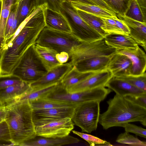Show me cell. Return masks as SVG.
<instances>
[{
    "mask_svg": "<svg viewBox=\"0 0 146 146\" xmlns=\"http://www.w3.org/2000/svg\"><path fill=\"white\" fill-rule=\"evenodd\" d=\"M5 119L11 141L14 145H21L35 134L32 111L29 102L24 100L5 106Z\"/></svg>",
    "mask_w": 146,
    "mask_h": 146,
    "instance_id": "obj_2",
    "label": "cell"
},
{
    "mask_svg": "<svg viewBox=\"0 0 146 146\" xmlns=\"http://www.w3.org/2000/svg\"><path fill=\"white\" fill-rule=\"evenodd\" d=\"M104 39L107 44L116 49L136 48L138 46L129 35L109 34L104 37Z\"/></svg>",
    "mask_w": 146,
    "mask_h": 146,
    "instance_id": "obj_22",
    "label": "cell"
},
{
    "mask_svg": "<svg viewBox=\"0 0 146 146\" xmlns=\"http://www.w3.org/2000/svg\"><path fill=\"white\" fill-rule=\"evenodd\" d=\"M112 77L110 72L107 69L96 72L82 81L65 89L68 92L73 93L100 86L105 87Z\"/></svg>",
    "mask_w": 146,
    "mask_h": 146,
    "instance_id": "obj_11",
    "label": "cell"
},
{
    "mask_svg": "<svg viewBox=\"0 0 146 146\" xmlns=\"http://www.w3.org/2000/svg\"><path fill=\"white\" fill-rule=\"evenodd\" d=\"M100 16L103 22L102 29L106 33L124 34L117 24L115 19L116 16L113 17Z\"/></svg>",
    "mask_w": 146,
    "mask_h": 146,
    "instance_id": "obj_34",
    "label": "cell"
},
{
    "mask_svg": "<svg viewBox=\"0 0 146 146\" xmlns=\"http://www.w3.org/2000/svg\"><path fill=\"white\" fill-rule=\"evenodd\" d=\"M36 53L47 71L62 64L57 60L56 54L58 53L50 48L35 44Z\"/></svg>",
    "mask_w": 146,
    "mask_h": 146,
    "instance_id": "obj_23",
    "label": "cell"
},
{
    "mask_svg": "<svg viewBox=\"0 0 146 146\" xmlns=\"http://www.w3.org/2000/svg\"><path fill=\"white\" fill-rule=\"evenodd\" d=\"M70 62H66L48 71L42 77L30 84L32 90L42 88L61 82L62 79L72 68Z\"/></svg>",
    "mask_w": 146,
    "mask_h": 146,
    "instance_id": "obj_12",
    "label": "cell"
},
{
    "mask_svg": "<svg viewBox=\"0 0 146 146\" xmlns=\"http://www.w3.org/2000/svg\"><path fill=\"white\" fill-rule=\"evenodd\" d=\"M0 140L11 141L9 131L5 120L0 123Z\"/></svg>",
    "mask_w": 146,
    "mask_h": 146,
    "instance_id": "obj_41",
    "label": "cell"
},
{
    "mask_svg": "<svg viewBox=\"0 0 146 146\" xmlns=\"http://www.w3.org/2000/svg\"><path fill=\"white\" fill-rule=\"evenodd\" d=\"M19 2L13 4L11 7L8 17L5 29V42L13 25L16 15Z\"/></svg>",
    "mask_w": 146,
    "mask_h": 146,
    "instance_id": "obj_38",
    "label": "cell"
},
{
    "mask_svg": "<svg viewBox=\"0 0 146 146\" xmlns=\"http://www.w3.org/2000/svg\"><path fill=\"white\" fill-rule=\"evenodd\" d=\"M7 113L6 106L0 105V120H5Z\"/></svg>",
    "mask_w": 146,
    "mask_h": 146,
    "instance_id": "obj_44",
    "label": "cell"
},
{
    "mask_svg": "<svg viewBox=\"0 0 146 146\" xmlns=\"http://www.w3.org/2000/svg\"><path fill=\"white\" fill-rule=\"evenodd\" d=\"M35 44L25 52L12 74L30 84L40 79L48 71L36 53Z\"/></svg>",
    "mask_w": 146,
    "mask_h": 146,
    "instance_id": "obj_5",
    "label": "cell"
},
{
    "mask_svg": "<svg viewBox=\"0 0 146 146\" xmlns=\"http://www.w3.org/2000/svg\"><path fill=\"white\" fill-rule=\"evenodd\" d=\"M96 72H82L72 68L62 79L61 83L63 87L66 89L89 77Z\"/></svg>",
    "mask_w": 146,
    "mask_h": 146,
    "instance_id": "obj_26",
    "label": "cell"
},
{
    "mask_svg": "<svg viewBox=\"0 0 146 146\" xmlns=\"http://www.w3.org/2000/svg\"><path fill=\"white\" fill-rule=\"evenodd\" d=\"M139 6L143 15L146 18V0H136Z\"/></svg>",
    "mask_w": 146,
    "mask_h": 146,
    "instance_id": "obj_43",
    "label": "cell"
},
{
    "mask_svg": "<svg viewBox=\"0 0 146 146\" xmlns=\"http://www.w3.org/2000/svg\"><path fill=\"white\" fill-rule=\"evenodd\" d=\"M123 80L146 92V73L138 76L129 75L116 77Z\"/></svg>",
    "mask_w": 146,
    "mask_h": 146,
    "instance_id": "obj_32",
    "label": "cell"
},
{
    "mask_svg": "<svg viewBox=\"0 0 146 146\" xmlns=\"http://www.w3.org/2000/svg\"><path fill=\"white\" fill-rule=\"evenodd\" d=\"M72 132L88 143L90 146H112L110 142L102 140L98 137L88 134L75 130Z\"/></svg>",
    "mask_w": 146,
    "mask_h": 146,
    "instance_id": "obj_35",
    "label": "cell"
},
{
    "mask_svg": "<svg viewBox=\"0 0 146 146\" xmlns=\"http://www.w3.org/2000/svg\"><path fill=\"white\" fill-rule=\"evenodd\" d=\"M1 6H2V1L1 0L0 1V18L1 11Z\"/></svg>",
    "mask_w": 146,
    "mask_h": 146,
    "instance_id": "obj_48",
    "label": "cell"
},
{
    "mask_svg": "<svg viewBox=\"0 0 146 146\" xmlns=\"http://www.w3.org/2000/svg\"><path fill=\"white\" fill-rule=\"evenodd\" d=\"M106 111L100 114L98 123L104 129L132 122L146 121V109L116 94L107 102Z\"/></svg>",
    "mask_w": 146,
    "mask_h": 146,
    "instance_id": "obj_3",
    "label": "cell"
},
{
    "mask_svg": "<svg viewBox=\"0 0 146 146\" xmlns=\"http://www.w3.org/2000/svg\"><path fill=\"white\" fill-rule=\"evenodd\" d=\"M36 8L35 0H19L15 19L19 26Z\"/></svg>",
    "mask_w": 146,
    "mask_h": 146,
    "instance_id": "obj_28",
    "label": "cell"
},
{
    "mask_svg": "<svg viewBox=\"0 0 146 146\" xmlns=\"http://www.w3.org/2000/svg\"><path fill=\"white\" fill-rule=\"evenodd\" d=\"M75 108L64 107L33 110V121H49L72 118Z\"/></svg>",
    "mask_w": 146,
    "mask_h": 146,
    "instance_id": "obj_14",
    "label": "cell"
},
{
    "mask_svg": "<svg viewBox=\"0 0 146 146\" xmlns=\"http://www.w3.org/2000/svg\"><path fill=\"white\" fill-rule=\"evenodd\" d=\"M32 89L30 84L24 82L0 89V105H5Z\"/></svg>",
    "mask_w": 146,
    "mask_h": 146,
    "instance_id": "obj_21",
    "label": "cell"
},
{
    "mask_svg": "<svg viewBox=\"0 0 146 146\" xmlns=\"http://www.w3.org/2000/svg\"><path fill=\"white\" fill-rule=\"evenodd\" d=\"M62 3L65 2H71L73 1H79L86 4L96 5L94 3L89 0H60Z\"/></svg>",
    "mask_w": 146,
    "mask_h": 146,
    "instance_id": "obj_45",
    "label": "cell"
},
{
    "mask_svg": "<svg viewBox=\"0 0 146 146\" xmlns=\"http://www.w3.org/2000/svg\"><path fill=\"white\" fill-rule=\"evenodd\" d=\"M80 140L68 135L62 137H46L36 135L23 143L22 146H60L77 143Z\"/></svg>",
    "mask_w": 146,
    "mask_h": 146,
    "instance_id": "obj_18",
    "label": "cell"
},
{
    "mask_svg": "<svg viewBox=\"0 0 146 146\" xmlns=\"http://www.w3.org/2000/svg\"><path fill=\"white\" fill-rule=\"evenodd\" d=\"M45 22L46 27L49 29L72 33L69 24L61 12L54 11L47 8L45 13Z\"/></svg>",
    "mask_w": 146,
    "mask_h": 146,
    "instance_id": "obj_19",
    "label": "cell"
},
{
    "mask_svg": "<svg viewBox=\"0 0 146 146\" xmlns=\"http://www.w3.org/2000/svg\"><path fill=\"white\" fill-rule=\"evenodd\" d=\"M116 14L125 15L131 0H102Z\"/></svg>",
    "mask_w": 146,
    "mask_h": 146,
    "instance_id": "obj_31",
    "label": "cell"
},
{
    "mask_svg": "<svg viewBox=\"0 0 146 146\" xmlns=\"http://www.w3.org/2000/svg\"><path fill=\"white\" fill-rule=\"evenodd\" d=\"M91 1L96 5L101 6L104 3V1L102 0H89Z\"/></svg>",
    "mask_w": 146,
    "mask_h": 146,
    "instance_id": "obj_47",
    "label": "cell"
},
{
    "mask_svg": "<svg viewBox=\"0 0 146 146\" xmlns=\"http://www.w3.org/2000/svg\"><path fill=\"white\" fill-rule=\"evenodd\" d=\"M76 10L80 17L91 27L103 36L104 38L108 34L102 29L103 25V22L100 16L80 10Z\"/></svg>",
    "mask_w": 146,
    "mask_h": 146,
    "instance_id": "obj_29",
    "label": "cell"
},
{
    "mask_svg": "<svg viewBox=\"0 0 146 146\" xmlns=\"http://www.w3.org/2000/svg\"><path fill=\"white\" fill-rule=\"evenodd\" d=\"M111 91V90L105 87L100 86L70 93L67 91L60 82L50 93L41 98L78 105L90 101H102Z\"/></svg>",
    "mask_w": 146,
    "mask_h": 146,
    "instance_id": "obj_4",
    "label": "cell"
},
{
    "mask_svg": "<svg viewBox=\"0 0 146 146\" xmlns=\"http://www.w3.org/2000/svg\"><path fill=\"white\" fill-rule=\"evenodd\" d=\"M96 100L80 104L75 108L72 119L82 132L91 133L96 130L100 115V103Z\"/></svg>",
    "mask_w": 146,
    "mask_h": 146,
    "instance_id": "obj_8",
    "label": "cell"
},
{
    "mask_svg": "<svg viewBox=\"0 0 146 146\" xmlns=\"http://www.w3.org/2000/svg\"><path fill=\"white\" fill-rule=\"evenodd\" d=\"M71 3L72 6L76 9L97 16L107 17H113L116 16L115 12L98 5L87 4L77 1H72Z\"/></svg>",
    "mask_w": 146,
    "mask_h": 146,
    "instance_id": "obj_24",
    "label": "cell"
},
{
    "mask_svg": "<svg viewBox=\"0 0 146 146\" xmlns=\"http://www.w3.org/2000/svg\"><path fill=\"white\" fill-rule=\"evenodd\" d=\"M116 52L126 55L132 60L133 65L130 75L138 76L145 72L146 55L139 46L136 48L116 49Z\"/></svg>",
    "mask_w": 146,
    "mask_h": 146,
    "instance_id": "obj_15",
    "label": "cell"
},
{
    "mask_svg": "<svg viewBox=\"0 0 146 146\" xmlns=\"http://www.w3.org/2000/svg\"><path fill=\"white\" fill-rule=\"evenodd\" d=\"M14 145L11 141L5 140H0V146H8Z\"/></svg>",
    "mask_w": 146,
    "mask_h": 146,
    "instance_id": "obj_46",
    "label": "cell"
},
{
    "mask_svg": "<svg viewBox=\"0 0 146 146\" xmlns=\"http://www.w3.org/2000/svg\"><path fill=\"white\" fill-rule=\"evenodd\" d=\"M29 102L33 110L64 107L75 108L78 105L41 98L34 100Z\"/></svg>",
    "mask_w": 146,
    "mask_h": 146,
    "instance_id": "obj_25",
    "label": "cell"
},
{
    "mask_svg": "<svg viewBox=\"0 0 146 146\" xmlns=\"http://www.w3.org/2000/svg\"><path fill=\"white\" fill-rule=\"evenodd\" d=\"M116 52V49L108 46L104 38L92 42H82L74 47L69 54L72 62L95 56H110Z\"/></svg>",
    "mask_w": 146,
    "mask_h": 146,
    "instance_id": "obj_9",
    "label": "cell"
},
{
    "mask_svg": "<svg viewBox=\"0 0 146 146\" xmlns=\"http://www.w3.org/2000/svg\"><path fill=\"white\" fill-rule=\"evenodd\" d=\"M124 97L134 104L146 109V92L140 94L127 95Z\"/></svg>",
    "mask_w": 146,
    "mask_h": 146,
    "instance_id": "obj_40",
    "label": "cell"
},
{
    "mask_svg": "<svg viewBox=\"0 0 146 146\" xmlns=\"http://www.w3.org/2000/svg\"><path fill=\"white\" fill-rule=\"evenodd\" d=\"M126 24L129 31V35L146 50V23L140 22L125 15L116 14Z\"/></svg>",
    "mask_w": 146,
    "mask_h": 146,
    "instance_id": "obj_17",
    "label": "cell"
},
{
    "mask_svg": "<svg viewBox=\"0 0 146 146\" xmlns=\"http://www.w3.org/2000/svg\"><path fill=\"white\" fill-rule=\"evenodd\" d=\"M36 135L46 137H62L68 135L74 128L72 118L33 121Z\"/></svg>",
    "mask_w": 146,
    "mask_h": 146,
    "instance_id": "obj_10",
    "label": "cell"
},
{
    "mask_svg": "<svg viewBox=\"0 0 146 146\" xmlns=\"http://www.w3.org/2000/svg\"><path fill=\"white\" fill-rule=\"evenodd\" d=\"M116 141L119 143L129 145L146 146V142L140 140L137 137L126 131L119 134Z\"/></svg>",
    "mask_w": 146,
    "mask_h": 146,
    "instance_id": "obj_33",
    "label": "cell"
},
{
    "mask_svg": "<svg viewBox=\"0 0 146 146\" xmlns=\"http://www.w3.org/2000/svg\"><path fill=\"white\" fill-rule=\"evenodd\" d=\"M1 0H0V1H1Z\"/></svg>",
    "mask_w": 146,
    "mask_h": 146,
    "instance_id": "obj_50",
    "label": "cell"
},
{
    "mask_svg": "<svg viewBox=\"0 0 146 146\" xmlns=\"http://www.w3.org/2000/svg\"><path fill=\"white\" fill-rule=\"evenodd\" d=\"M132 65V60L128 56L116 52L112 56L107 69L112 77H118L129 75Z\"/></svg>",
    "mask_w": 146,
    "mask_h": 146,
    "instance_id": "obj_16",
    "label": "cell"
},
{
    "mask_svg": "<svg viewBox=\"0 0 146 146\" xmlns=\"http://www.w3.org/2000/svg\"><path fill=\"white\" fill-rule=\"evenodd\" d=\"M46 10L42 6L37 7L21 31L17 29L5 41L0 52V76L12 75L24 53L35 43L40 33L46 27Z\"/></svg>",
    "mask_w": 146,
    "mask_h": 146,
    "instance_id": "obj_1",
    "label": "cell"
},
{
    "mask_svg": "<svg viewBox=\"0 0 146 146\" xmlns=\"http://www.w3.org/2000/svg\"><path fill=\"white\" fill-rule=\"evenodd\" d=\"M125 15L134 20L146 23V18L136 0H131Z\"/></svg>",
    "mask_w": 146,
    "mask_h": 146,
    "instance_id": "obj_30",
    "label": "cell"
},
{
    "mask_svg": "<svg viewBox=\"0 0 146 146\" xmlns=\"http://www.w3.org/2000/svg\"><path fill=\"white\" fill-rule=\"evenodd\" d=\"M2 121H1V120H0V123Z\"/></svg>",
    "mask_w": 146,
    "mask_h": 146,
    "instance_id": "obj_49",
    "label": "cell"
},
{
    "mask_svg": "<svg viewBox=\"0 0 146 146\" xmlns=\"http://www.w3.org/2000/svg\"><path fill=\"white\" fill-rule=\"evenodd\" d=\"M35 0L36 7L46 4L48 9L58 12H61L60 11L62 2L60 0Z\"/></svg>",
    "mask_w": 146,
    "mask_h": 146,
    "instance_id": "obj_37",
    "label": "cell"
},
{
    "mask_svg": "<svg viewBox=\"0 0 146 146\" xmlns=\"http://www.w3.org/2000/svg\"><path fill=\"white\" fill-rule=\"evenodd\" d=\"M82 42L72 33L54 30L45 27L39 35L36 44L51 48L58 53L68 54Z\"/></svg>",
    "mask_w": 146,
    "mask_h": 146,
    "instance_id": "obj_6",
    "label": "cell"
},
{
    "mask_svg": "<svg viewBox=\"0 0 146 146\" xmlns=\"http://www.w3.org/2000/svg\"><path fill=\"white\" fill-rule=\"evenodd\" d=\"M113 55L98 56L72 62H69L72 67L80 72H97L107 69Z\"/></svg>",
    "mask_w": 146,
    "mask_h": 146,
    "instance_id": "obj_13",
    "label": "cell"
},
{
    "mask_svg": "<svg viewBox=\"0 0 146 146\" xmlns=\"http://www.w3.org/2000/svg\"><path fill=\"white\" fill-rule=\"evenodd\" d=\"M22 82L19 78L13 75L0 76V89L19 84Z\"/></svg>",
    "mask_w": 146,
    "mask_h": 146,
    "instance_id": "obj_39",
    "label": "cell"
},
{
    "mask_svg": "<svg viewBox=\"0 0 146 146\" xmlns=\"http://www.w3.org/2000/svg\"><path fill=\"white\" fill-rule=\"evenodd\" d=\"M60 12L67 19L71 33L80 41L92 42L104 38L80 17L70 2H63Z\"/></svg>",
    "mask_w": 146,
    "mask_h": 146,
    "instance_id": "obj_7",
    "label": "cell"
},
{
    "mask_svg": "<svg viewBox=\"0 0 146 146\" xmlns=\"http://www.w3.org/2000/svg\"><path fill=\"white\" fill-rule=\"evenodd\" d=\"M2 6L0 18V52L5 43L6 25L12 6L19 0H1Z\"/></svg>",
    "mask_w": 146,
    "mask_h": 146,
    "instance_id": "obj_27",
    "label": "cell"
},
{
    "mask_svg": "<svg viewBox=\"0 0 146 146\" xmlns=\"http://www.w3.org/2000/svg\"><path fill=\"white\" fill-rule=\"evenodd\" d=\"M105 87L114 91L116 94L123 96L146 92L123 80L114 77L108 81Z\"/></svg>",
    "mask_w": 146,
    "mask_h": 146,
    "instance_id": "obj_20",
    "label": "cell"
},
{
    "mask_svg": "<svg viewBox=\"0 0 146 146\" xmlns=\"http://www.w3.org/2000/svg\"><path fill=\"white\" fill-rule=\"evenodd\" d=\"M56 58L60 63L63 64L67 62L69 59V56L67 52H63L58 53L56 54Z\"/></svg>",
    "mask_w": 146,
    "mask_h": 146,
    "instance_id": "obj_42",
    "label": "cell"
},
{
    "mask_svg": "<svg viewBox=\"0 0 146 146\" xmlns=\"http://www.w3.org/2000/svg\"><path fill=\"white\" fill-rule=\"evenodd\" d=\"M121 127H124L126 132L132 133L137 136L146 138V130L141 127L129 123L122 124Z\"/></svg>",
    "mask_w": 146,
    "mask_h": 146,
    "instance_id": "obj_36",
    "label": "cell"
}]
</instances>
